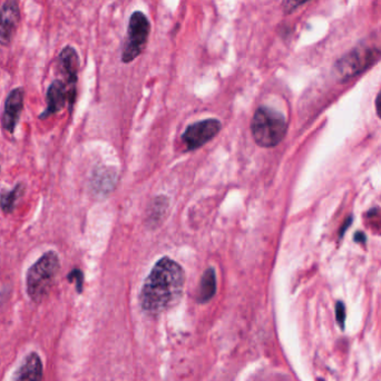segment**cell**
I'll return each instance as SVG.
<instances>
[{"label": "cell", "instance_id": "7", "mask_svg": "<svg viewBox=\"0 0 381 381\" xmlns=\"http://www.w3.org/2000/svg\"><path fill=\"white\" fill-rule=\"evenodd\" d=\"M58 64L63 75L66 78V86L69 92V103L74 104L76 97V84L78 79L79 57L73 46L64 47L58 56Z\"/></svg>", "mask_w": 381, "mask_h": 381}, {"label": "cell", "instance_id": "10", "mask_svg": "<svg viewBox=\"0 0 381 381\" xmlns=\"http://www.w3.org/2000/svg\"><path fill=\"white\" fill-rule=\"evenodd\" d=\"M66 101H69V92L66 84L58 79L54 81L47 90V108L41 115V118H46L62 111Z\"/></svg>", "mask_w": 381, "mask_h": 381}, {"label": "cell", "instance_id": "12", "mask_svg": "<svg viewBox=\"0 0 381 381\" xmlns=\"http://www.w3.org/2000/svg\"><path fill=\"white\" fill-rule=\"evenodd\" d=\"M216 292V275L214 269H208L199 282L197 300L201 303L210 301Z\"/></svg>", "mask_w": 381, "mask_h": 381}, {"label": "cell", "instance_id": "9", "mask_svg": "<svg viewBox=\"0 0 381 381\" xmlns=\"http://www.w3.org/2000/svg\"><path fill=\"white\" fill-rule=\"evenodd\" d=\"M24 89H12L5 102V108L3 114V127L6 132L14 133L18 124L19 117L24 108Z\"/></svg>", "mask_w": 381, "mask_h": 381}, {"label": "cell", "instance_id": "4", "mask_svg": "<svg viewBox=\"0 0 381 381\" xmlns=\"http://www.w3.org/2000/svg\"><path fill=\"white\" fill-rule=\"evenodd\" d=\"M151 33V23L143 11H134L127 26L126 39L122 50V62L130 64L142 55Z\"/></svg>", "mask_w": 381, "mask_h": 381}, {"label": "cell", "instance_id": "5", "mask_svg": "<svg viewBox=\"0 0 381 381\" xmlns=\"http://www.w3.org/2000/svg\"><path fill=\"white\" fill-rule=\"evenodd\" d=\"M381 57V50L360 45L340 58L334 66V74L340 81H349L364 73Z\"/></svg>", "mask_w": 381, "mask_h": 381}, {"label": "cell", "instance_id": "2", "mask_svg": "<svg viewBox=\"0 0 381 381\" xmlns=\"http://www.w3.org/2000/svg\"><path fill=\"white\" fill-rule=\"evenodd\" d=\"M288 131L284 116L274 109L261 106L255 111L251 123V132L257 145L274 147L282 142Z\"/></svg>", "mask_w": 381, "mask_h": 381}, {"label": "cell", "instance_id": "8", "mask_svg": "<svg viewBox=\"0 0 381 381\" xmlns=\"http://www.w3.org/2000/svg\"><path fill=\"white\" fill-rule=\"evenodd\" d=\"M21 22V9L16 0H6L0 8V44L8 46Z\"/></svg>", "mask_w": 381, "mask_h": 381}, {"label": "cell", "instance_id": "1", "mask_svg": "<svg viewBox=\"0 0 381 381\" xmlns=\"http://www.w3.org/2000/svg\"><path fill=\"white\" fill-rule=\"evenodd\" d=\"M185 274L182 267L170 257L161 259L142 288L139 302L145 312L159 314L176 306L183 295Z\"/></svg>", "mask_w": 381, "mask_h": 381}, {"label": "cell", "instance_id": "11", "mask_svg": "<svg viewBox=\"0 0 381 381\" xmlns=\"http://www.w3.org/2000/svg\"><path fill=\"white\" fill-rule=\"evenodd\" d=\"M43 363L36 352H30L26 357L15 374L12 381H42Z\"/></svg>", "mask_w": 381, "mask_h": 381}, {"label": "cell", "instance_id": "14", "mask_svg": "<svg viewBox=\"0 0 381 381\" xmlns=\"http://www.w3.org/2000/svg\"><path fill=\"white\" fill-rule=\"evenodd\" d=\"M309 0H282V9L287 15L292 14L301 6L307 4Z\"/></svg>", "mask_w": 381, "mask_h": 381}, {"label": "cell", "instance_id": "19", "mask_svg": "<svg viewBox=\"0 0 381 381\" xmlns=\"http://www.w3.org/2000/svg\"><path fill=\"white\" fill-rule=\"evenodd\" d=\"M376 109H377L378 116L381 118V90H380V93L378 94L377 98H376Z\"/></svg>", "mask_w": 381, "mask_h": 381}, {"label": "cell", "instance_id": "15", "mask_svg": "<svg viewBox=\"0 0 381 381\" xmlns=\"http://www.w3.org/2000/svg\"><path fill=\"white\" fill-rule=\"evenodd\" d=\"M335 319H337V322L340 328L344 330L346 322V307L345 303L341 301H338L337 305H335Z\"/></svg>", "mask_w": 381, "mask_h": 381}, {"label": "cell", "instance_id": "13", "mask_svg": "<svg viewBox=\"0 0 381 381\" xmlns=\"http://www.w3.org/2000/svg\"><path fill=\"white\" fill-rule=\"evenodd\" d=\"M25 191L24 184H17L11 191L3 192L0 195V208L5 213H10L14 211L17 199L23 195Z\"/></svg>", "mask_w": 381, "mask_h": 381}, {"label": "cell", "instance_id": "18", "mask_svg": "<svg viewBox=\"0 0 381 381\" xmlns=\"http://www.w3.org/2000/svg\"><path fill=\"white\" fill-rule=\"evenodd\" d=\"M354 241L358 242V243H366L367 241V237H366V234H364L363 232H357L356 234H354Z\"/></svg>", "mask_w": 381, "mask_h": 381}, {"label": "cell", "instance_id": "6", "mask_svg": "<svg viewBox=\"0 0 381 381\" xmlns=\"http://www.w3.org/2000/svg\"><path fill=\"white\" fill-rule=\"evenodd\" d=\"M221 131V123L215 118L205 119L194 123L186 128L182 139L189 151H194L202 147L214 138Z\"/></svg>", "mask_w": 381, "mask_h": 381}, {"label": "cell", "instance_id": "17", "mask_svg": "<svg viewBox=\"0 0 381 381\" xmlns=\"http://www.w3.org/2000/svg\"><path fill=\"white\" fill-rule=\"evenodd\" d=\"M351 222H352V217H351V216H350V217H348V218L346 219V222L344 223V225H342V228L340 229V232H339V236H340V237L344 236L346 230H348V228L350 227Z\"/></svg>", "mask_w": 381, "mask_h": 381}, {"label": "cell", "instance_id": "3", "mask_svg": "<svg viewBox=\"0 0 381 381\" xmlns=\"http://www.w3.org/2000/svg\"><path fill=\"white\" fill-rule=\"evenodd\" d=\"M59 268V257L54 251L45 253L34 266L30 267L26 276V286L31 300L38 303L46 298Z\"/></svg>", "mask_w": 381, "mask_h": 381}, {"label": "cell", "instance_id": "16", "mask_svg": "<svg viewBox=\"0 0 381 381\" xmlns=\"http://www.w3.org/2000/svg\"><path fill=\"white\" fill-rule=\"evenodd\" d=\"M68 280L70 282H73L74 280L76 281V288H77V291H78L79 293L82 292L83 290V283H84V275H83V272L81 270L78 269H75L73 270L72 272H70L68 274Z\"/></svg>", "mask_w": 381, "mask_h": 381}]
</instances>
